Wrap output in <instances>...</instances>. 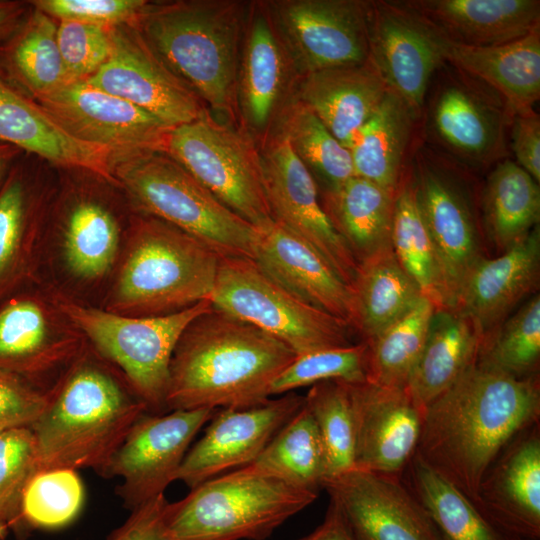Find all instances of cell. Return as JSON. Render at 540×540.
<instances>
[{
    "label": "cell",
    "mask_w": 540,
    "mask_h": 540,
    "mask_svg": "<svg viewBox=\"0 0 540 540\" xmlns=\"http://www.w3.org/2000/svg\"><path fill=\"white\" fill-rule=\"evenodd\" d=\"M538 421L539 374L515 378L475 362L426 407L415 455L475 501L495 457Z\"/></svg>",
    "instance_id": "cell-1"
},
{
    "label": "cell",
    "mask_w": 540,
    "mask_h": 540,
    "mask_svg": "<svg viewBox=\"0 0 540 540\" xmlns=\"http://www.w3.org/2000/svg\"><path fill=\"white\" fill-rule=\"evenodd\" d=\"M295 352L259 328L211 307L172 354L166 410L241 409L267 402Z\"/></svg>",
    "instance_id": "cell-2"
},
{
    "label": "cell",
    "mask_w": 540,
    "mask_h": 540,
    "mask_svg": "<svg viewBox=\"0 0 540 540\" xmlns=\"http://www.w3.org/2000/svg\"><path fill=\"white\" fill-rule=\"evenodd\" d=\"M146 404L127 380L78 357L50 389V399L29 426L36 441V472L69 468L104 472Z\"/></svg>",
    "instance_id": "cell-3"
},
{
    "label": "cell",
    "mask_w": 540,
    "mask_h": 540,
    "mask_svg": "<svg viewBox=\"0 0 540 540\" xmlns=\"http://www.w3.org/2000/svg\"><path fill=\"white\" fill-rule=\"evenodd\" d=\"M247 7L242 0L148 1L135 24L206 108L232 124Z\"/></svg>",
    "instance_id": "cell-4"
},
{
    "label": "cell",
    "mask_w": 540,
    "mask_h": 540,
    "mask_svg": "<svg viewBox=\"0 0 540 540\" xmlns=\"http://www.w3.org/2000/svg\"><path fill=\"white\" fill-rule=\"evenodd\" d=\"M221 257L158 218L143 215L131 230L108 311L157 316L211 300Z\"/></svg>",
    "instance_id": "cell-5"
},
{
    "label": "cell",
    "mask_w": 540,
    "mask_h": 540,
    "mask_svg": "<svg viewBox=\"0 0 540 540\" xmlns=\"http://www.w3.org/2000/svg\"><path fill=\"white\" fill-rule=\"evenodd\" d=\"M317 497L318 493L244 466L168 502L167 540H266Z\"/></svg>",
    "instance_id": "cell-6"
},
{
    "label": "cell",
    "mask_w": 540,
    "mask_h": 540,
    "mask_svg": "<svg viewBox=\"0 0 540 540\" xmlns=\"http://www.w3.org/2000/svg\"><path fill=\"white\" fill-rule=\"evenodd\" d=\"M114 177L143 215L165 221L222 257L253 259L258 229L234 213L165 153L114 163Z\"/></svg>",
    "instance_id": "cell-7"
},
{
    "label": "cell",
    "mask_w": 540,
    "mask_h": 540,
    "mask_svg": "<svg viewBox=\"0 0 540 540\" xmlns=\"http://www.w3.org/2000/svg\"><path fill=\"white\" fill-rule=\"evenodd\" d=\"M212 307L201 301L165 315L126 316L60 299V312L92 343L98 354L115 365L148 412L166 413L169 367L187 326Z\"/></svg>",
    "instance_id": "cell-8"
},
{
    "label": "cell",
    "mask_w": 540,
    "mask_h": 540,
    "mask_svg": "<svg viewBox=\"0 0 540 540\" xmlns=\"http://www.w3.org/2000/svg\"><path fill=\"white\" fill-rule=\"evenodd\" d=\"M164 153L257 229L274 222L259 146L238 124L206 109L197 119L171 130Z\"/></svg>",
    "instance_id": "cell-9"
},
{
    "label": "cell",
    "mask_w": 540,
    "mask_h": 540,
    "mask_svg": "<svg viewBox=\"0 0 540 540\" xmlns=\"http://www.w3.org/2000/svg\"><path fill=\"white\" fill-rule=\"evenodd\" d=\"M212 307L277 338L296 355L352 344V327L302 301L251 258L220 259Z\"/></svg>",
    "instance_id": "cell-10"
},
{
    "label": "cell",
    "mask_w": 540,
    "mask_h": 540,
    "mask_svg": "<svg viewBox=\"0 0 540 540\" xmlns=\"http://www.w3.org/2000/svg\"><path fill=\"white\" fill-rule=\"evenodd\" d=\"M450 67L444 63L437 70L433 90L425 99L431 141L462 166L500 162L506 154L513 111L493 89Z\"/></svg>",
    "instance_id": "cell-11"
},
{
    "label": "cell",
    "mask_w": 540,
    "mask_h": 540,
    "mask_svg": "<svg viewBox=\"0 0 540 540\" xmlns=\"http://www.w3.org/2000/svg\"><path fill=\"white\" fill-rule=\"evenodd\" d=\"M410 176L435 250L445 308H454L464 282L481 258L476 220L457 176L458 164L436 148L414 147Z\"/></svg>",
    "instance_id": "cell-12"
},
{
    "label": "cell",
    "mask_w": 540,
    "mask_h": 540,
    "mask_svg": "<svg viewBox=\"0 0 540 540\" xmlns=\"http://www.w3.org/2000/svg\"><path fill=\"white\" fill-rule=\"evenodd\" d=\"M71 137L108 149L116 161L135 155L164 153L173 127L89 84L72 81L33 98Z\"/></svg>",
    "instance_id": "cell-13"
},
{
    "label": "cell",
    "mask_w": 540,
    "mask_h": 540,
    "mask_svg": "<svg viewBox=\"0 0 540 540\" xmlns=\"http://www.w3.org/2000/svg\"><path fill=\"white\" fill-rule=\"evenodd\" d=\"M301 75L269 11L248 1L236 79L238 125L262 145L295 98Z\"/></svg>",
    "instance_id": "cell-14"
},
{
    "label": "cell",
    "mask_w": 540,
    "mask_h": 540,
    "mask_svg": "<svg viewBox=\"0 0 540 540\" xmlns=\"http://www.w3.org/2000/svg\"><path fill=\"white\" fill-rule=\"evenodd\" d=\"M218 409L146 412L133 424L103 477H120L116 494L132 511L163 495L177 480L189 445Z\"/></svg>",
    "instance_id": "cell-15"
},
{
    "label": "cell",
    "mask_w": 540,
    "mask_h": 540,
    "mask_svg": "<svg viewBox=\"0 0 540 540\" xmlns=\"http://www.w3.org/2000/svg\"><path fill=\"white\" fill-rule=\"evenodd\" d=\"M369 0H267L301 77L369 59Z\"/></svg>",
    "instance_id": "cell-16"
},
{
    "label": "cell",
    "mask_w": 540,
    "mask_h": 540,
    "mask_svg": "<svg viewBox=\"0 0 540 540\" xmlns=\"http://www.w3.org/2000/svg\"><path fill=\"white\" fill-rule=\"evenodd\" d=\"M259 150L273 220L309 243L352 287L359 263L326 214L309 170L278 132H273Z\"/></svg>",
    "instance_id": "cell-17"
},
{
    "label": "cell",
    "mask_w": 540,
    "mask_h": 540,
    "mask_svg": "<svg viewBox=\"0 0 540 540\" xmlns=\"http://www.w3.org/2000/svg\"><path fill=\"white\" fill-rule=\"evenodd\" d=\"M110 53L89 84L124 99L170 127L197 119L207 109L163 62L132 24L109 28Z\"/></svg>",
    "instance_id": "cell-18"
},
{
    "label": "cell",
    "mask_w": 540,
    "mask_h": 540,
    "mask_svg": "<svg viewBox=\"0 0 540 540\" xmlns=\"http://www.w3.org/2000/svg\"><path fill=\"white\" fill-rule=\"evenodd\" d=\"M369 59L418 120L433 76L445 63L433 32L397 0L370 1Z\"/></svg>",
    "instance_id": "cell-19"
},
{
    "label": "cell",
    "mask_w": 540,
    "mask_h": 540,
    "mask_svg": "<svg viewBox=\"0 0 540 540\" xmlns=\"http://www.w3.org/2000/svg\"><path fill=\"white\" fill-rule=\"evenodd\" d=\"M322 489L356 540H442L401 477L353 468L326 478Z\"/></svg>",
    "instance_id": "cell-20"
},
{
    "label": "cell",
    "mask_w": 540,
    "mask_h": 540,
    "mask_svg": "<svg viewBox=\"0 0 540 540\" xmlns=\"http://www.w3.org/2000/svg\"><path fill=\"white\" fill-rule=\"evenodd\" d=\"M303 404V396L289 392L250 408L218 409L186 453L177 480L191 489L251 464Z\"/></svg>",
    "instance_id": "cell-21"
},
{
    "label": "cell",
    "mask_w": 540,
    "mask_h": 540,
    "mask_svg": "<svg viewBox=\"0 0 540 540\" xmlns=\"http://www.w3.org/2000/svg\"><path fill=\"white\" fill-rule=\"evenodd\" d=\"M348 383L355 426L354 468L401 477L414 456L424 410L406 388Z\"/></svg>",
    "instance_id": "cell-22"
},
{
    "label": "cell",
    "mask_w": 540,
    "mask_h": 540,
    "mask_svg": "<svg viewBox=\"0 0 540 540\" xmlns=\"http://www.w3.org/2000/svg\"><path fill=\"white\" fill-rule=\"evenodd\" d=\"M473 502L504 531L522 540L540 539V421L503 447Z\"/></svg>",
    "instance_id": "cell-23"
},
{
    "label": "cell",
    "mask_w": 540,
    "mask_h": 540,
    "mask_svg": "<svg viewBox=\"0 0 540 540\" xmlns=\"http://www.w3.org/2000/svg\"><path fill=\"white\" fill-rule=\"evenodd\" d=\"M253 260L294 296L352 327V288L301 237L274 221L258 229Z\"/></svg>",
    "instance_id": "cell-24"
},
{
    "label": "cell",
    "mask_w": 540,
    "mask_h": 540,
    "mask_svg": "<svg viewBox=\"0 0 540 540\" xmlns=\"http://www.w3.org/2000/svg\"><path fill=\"white\" fill-rule=\"evenodd\" d=\"M0 142L50 163L83 170L117 184L115 156L106 148L67 134L0 66Z\"/></svg>",
    "instance_id": "cell-25"
},
{
    "label": "cell",
    "mask_w": 540,
    "mask_h": 540,
    "mask_svg": "<svg viewBox=\"0 0 540 540\" xmlns=\"http://www.w3.org/2000/svg\"><path fill=\"white\" fill-rule=\"evenodd\" d=\"M539 269L538 225L499 256L481 257L469 272L454 308L466 315L483 337L536 288Z\"/></svg>",
    "instance_id": "cell-26"
},
{
    "label": "cell",
    "mask_w": 540,
    "mask_h": 540,
    "mask_svg": "<svg viewBox=\"0 0 540 540\" xmlns=\"http://www.w3.org/2000/svg\"><path fill=\"white\" fill-rule=\"evenodd\" d=\"M453 43L496 46L540 29L539 0H397Z\"/></svg>",
    "instance_id": "cell-27"
},
{
    "label": "cell",
    "mask_w": 540,
    "mask_h": 540,
    "mask_svg": "<svg viewBox=\"0 0 540 540\" xmlns=\"http://www.w3.org/2000/svg\"><path fill=\"white\" fill-rule=\"evenodd\" d=\"M429 29L446 63L493 89L514 114L534 110L540 97V29L513 42L481 47L453 43Z\"/></svg>",
    "instance_id": "cell-28"
},
{
    "label": "cell",
    "mask_w": 540,
    "mask_h": 540,
    "mask_svg": "<svg viewBox=\"0 0 540 540\" xmlns=\"http://www.w3.org/2000/svg\"><path fill=\"white\" fill-rule=\"evenodd\" d=\"M388 88L370 59L301 77L295 98L309 108L347 149Z\"/></svg>",
    "instance_id": "cell-29"
},
{
    "label": "cell",
    "mask_w": 540,
    "mask_h": 540,
    "mask_svg": "<svg viewBox=\"0 0 540 540\" xmlns=\"http://www.w3.org/2000/svg\"><path fill=\"white\" fill-rule=\"evenodd\" d=\"M45 311L29 298L0 311V371L33 381L80 356L79 340L49 327ZM36 386V385H35Z\"/></svg>",
    "instance_id": "cell-30"
},
{
    "label": "cell",
    "mask_w": 540,
    "mask_h": 540,
    "mask_svg": "<svg viewBox=\"0 0 540 540\" xmlns=\"http://www.w3.org/2000/svg\"><path fill=\"white\" fill-rule=\"evenodd\" d=\"M473 322L455 308L437 309L406 389L425 411L473 364L481 342Z\"/></svg>",
    "instance_id": "cell-31"
},
{
    "label": "cell",
    "mask_w": 540,
    "mask_h": 540,
    "mask_svg": "<svg viewBox=\"0 0 540 540\" xmlns=\"http://www.w3.org/2000/svg\"><path fill=\"white\" fill-rule=\"evenodd\" d=\"M416 120L407 105L388 90L352 139L349 151L354 176L396 193L405 174Z\"/></svg>",
    "instance_id": "cell-32"
},
{
    "label": "cell",
    "mask_w": 540,
    "mask_h": 540,
    "mask_svg": "<svg viewBox=\"0 0 540 540\" xmlns=\"http://www.w3.org/2000/svg\"><path fill=\"white\" fill-rule=\"evenodd\" d=\"M395 194L358 176L320 194L326 214L358 263L392 248Z\"/></svg>",
    "instance_id": "cell-33"
},
{
    "label": "cell",
    "mask_w": 540,
    "mask_h": 540,
    "mask_svg": "<svg viewBox=\"0 0 540 540\" xmlns=\"http://www.w3.org/2000/svg\"><path fill=\"white\" fill-rule=\"evenodd\" d=\"M352 292V328L362 342L374 339L423 296L392 248L359 263Z\"/></svg>",
    "instance_id": "cell-34"
},
{
    "label": "cell",
    "mask_w": 540,
    "mask_h": 540,
    "mask_svg": "<svg viewBox=\"0 0 540 540\" xmlns=\"http://www.w3.org/2000/svg\"><path fill=\"white\" fill-rule=\"evenodd\" d=\"M401 480L427 511L442 540H522L493 523L471 498L415 454Z\"/></svg>",
    "instance_id": "cell-35"
},
{
    "label": "cell",
    "mask_w": 540,
    "mask_h": 540,
    "mask_svg": "<svg viewBox=\"0 0 540 540\" xmlns=\"http://www.w3.org/2000/svg\"><path fill=\"white\" fill-rule=\"evenodd\" d=\"M0 44V66L32 98L66 83L53 18L34 10Z\"/></svg>",
    "instance_id": "cell-36"
},
{
    "label": "cell",
    "mask_w": 540,
    "mask_h": 540,
    "mask_svg": "<svg viewBox=\"0 0 540 540\" xmlns=\"http://www.w3.org/2000/svg\"><path fill=\"white\" fill-rule=\"evenodd\" d=\"M483 217L494 244L510 248L539 224V183L516 162H498L483 190Z\"/></svg>",
    "instance_id": "cell-37"
},
{
    "label": "cell",
    "mask_w": 540,
    "mask_h": 540,
    "mask_svg": "<svg viewBox=\"0 0 540 540\" xmlns=\"http://www.w3.org/2000/svg\"><path fill=\"white\" fill-rule=\"evenodd\" d=\"M247 466L292 486L319 493L327 477L326 455L305 403Z\"/></svg>",
    "instance_id": "cell-38"
},
{
    "label": "cell",
    "mask_w": 540,
    "mask_h": 540,
    "mask_svg": "<svg viewBox=\"0 0 540 540\" xmlns=\"http://www.w3.org/2000/svg\"><path fill=\"white\" fill-rule=\"evenodd\" d=\"M273 132L287 140L313 176L320 194L336 190L354 176L349 149L296 98L282 111Z\"/></svg>",
    "instance_id": "cell-39"
},
{
    "label": "cell",
    "mask_w": 540,
    "mask_h": 540,
    "mask_svg": "<svg viewBox=\"0 0 540 540\" xmlns=\"http://www.w3.org/2000/svg\"><path fill=\"white\" fill-rule=\"evenodd\" d=\"M437 310L425 296L385 328L368 347L367 380L388 388H406Z\"/></svg>",
    "instance_id": "cell-40"
},
{
    "label": "cell",
    "mask_w": 540,
    "mask_h": 540,
    "mask_svg": "<svg viewBox=\"0 0 540 540\" xmlns=\"http://www.w3.org/2000/svg\"><path fill=\"white\" fill-rule=\"evenodd\" d=\"M392 250L421 294L437 309L445 308L435 250L416 199L410 173L403 175L395 194Z\"/></svg>",
    "instance_id": "cell-41"
},
{
    "label": "cell",
    "mask_w": 540,
    "mask_h": 540,
    "mask_svg": "<svg viewBox=\"0 0 540 540\" xmlns=\"http://www.w3.org/2000/svg\"><path fill=\"white\" fill-rule=\"evenodd\" d=\"M540 296H532L510 317L481 338L476 363L515 378L538 374Z\"/></svg>",
    "instance_id": "cell-42"
},
{
    "label": "cell",
    "mask_w": 540,
    "mask_h": 540,
    "mask_svg": "<svg viewBox=\"0 0 540 540\" xmlns=\"http://www.w3.org/2000/svg\"><path fill=\"white\" fill-rule=\"evenodd\" d=\"M118 244V224L106 208L83 201L72 209L65 227L64 256L75 275L103 276L114 262Z\"/></svg>",
    "instance_id": "cell-43"
},
{
    "label": "cell",
    "mask_w": 540,
    "mask_h": 540,
    "mask_svg": "<svg viewBox=\"0 0 540 540\" xmlns=\"http://www.w3.org/2000/svg\"><path fill=\"white\" fill-rule=\"evenodd\" d=\"M304 403L324 445L326 478L353 469L355 426L348 383L330 380L312 385Z\"/></svg>",
    "instance_id": "cell-44"
},
{
    "label": "cell",
    "mask_w": 540,
    "mask_h": 540,
    "mask_svg": "<svg viewBox=\"0 0 540 540\" xmlns=\"http://www.w3.org/2000/svg\"><path fill=\"white\" fill-rule=\"evenodd\" d=\"M84 498V486L77 470L55 468L36 472L22 493L23 524L28 532L63 528L77 518Z\"/></svg>",
    "instance_id": "cell-45"
},
{
    "label": "cell",
    "mask_w": 540,
    "mask_h": 540,
    "mask_svg": "<svg viewBox=\"0 0 540 540\" xmlns=\"http://www.w3.org/2000/svg\"><path fill=\"white\" fill-rule=\"evenodd\" d=\"M367 360L368 347L362 341L297 355L272 382L271 396L330 380L350 383L365 381Z\"/></svg>",
    "instance_id": "cell-46"
},
{
    "label": "cell",
    "mask_w": 540,
    "mask_h": 540,
    "mask_svg": "<svg viewBox=\"0 0 540 540\" xmlns=\"http://www.w3.org/2000/svg\"><path fill=\"white\" fill-rule=\"evenodd\" d=\"M36 473V441L29 426L0 431V511L17 535L28 534L20 511L21 497Z\"/></svg>",
    "instance_id": "cell-47"
},
{
    "label": "cell",
    "mask_w": 540,
    "mask_h": 540,
    "mask_svg": "<svg viewBox=\"0 0 540 540\" xmlns=\"http://www.w3.org/2000/svg\"><path fill=\"white\" fill-rule=\"evenodd\" d=\"M29 200L19 167H13L0 188V291L13 276L28 226Z\"/></svg>",
    "instance_id": "cell-48"
},
{
    "label": "cell",
    "mask_w": 540,
    "mask_h": 540,
    "mask_svg": "<svg viewBox=\"0 0 540 540\" xmlns=\"http://www.w3.org/2000/svg\"><path fill=\"white\" fill-rule=\"evenodd\" d=\"M57 43L66 83L85 80L107 60L110 53L109 28L77 21L61 20Z\"/></svg>",
    "instance_id": "cell-49"
},
{
    "label": "cell",
    "mask_w": 540,
    "mask_h": 540,
    "mask_svg": "<svg viewBox=\"0 0 540 540\" xmlns=\"http://www.w3.org/2000/svg\"><path fill=\"white\" fill-rule=\"evenodd\" d=\"M145 0H34L29 3L51 18L102 27L135 25Z\"/></svg>",
    "instance_id": "cell-50"
},
{
    "label": "cell",
    "mask_w": 540,
    "mask_h": 540,
    "mask_svg": "<svg viewBox=\"0 0 540 540\" xmlns=\"http://www.w3.org/2000/svg\"><path fill=\"white\" fill-rule=\"evenodd\" d=\"M49 399L50 389L43 390L22 377L0 371V420L30 426Z\"/></svg>",
    "instance_id": "cell-51"
},
{
    "label": "cell",
    "mask_w": 540,
    "mask_h": 540,
    "mask_svg": "<svg viewBox=\"0 0 540 540\" xmlns=\"http://www.w3.org/2000/svg\"><path fill=\"white\" fill-rule=\"evenodd\" d=\"M167 504L163 494L130 511L129 517L109 534L107 540H167Z\"/></svg>",
    "instance_id": "cell-52"
},
{
    "label": "cell",
    "mask_w": 540,
    "mask_h": 540,
    "mask_svg": "<svg viewBox=\"0 0 540 540\" xmlns=\"http://www.w3.org/2000/svg\"><path fill=\"white\" fill-rule=\"evenodd\" d=\"M511 147L516 163L540 181V117L534 111L513 115L510 124Z\"/></svg>",
    "instance_id": "cell-53"
},
{
    "label": "cell",
    "mask_w": 540,
    "mask_h": 540,
    "mask_svg": "<svg viewBox=\"0 0 540 540\" xmlns=\"http://www.w3.org/2000/svg\"><path fill=\"white\" fill-rule=\"evenodd\" d=\"M297 540H356L340 509L330 500L323 521L309 534Z\"/></svg>",
    "instance_id": "cell-54"
},
{
    "label": "cell",
    "mask_w": 540,
    "mask_h": 540,
    "mask_svg": "<svg viewBox=\"0 0 540 540\" xmlns=\"http://www.w3.org/2000/svg\"><path fill=\"white\" fill-rule=\"evenodd\" d=\"M26 4L21 1L0 0V41L8 37L21 23Z\"/></svg>",
    "instance_id": "cell-55"
},
{
    "label": "cell",
    "mask_w": 540,
    "mask_h": 540,
    "mask_svg": "<svg viewBox=\"0 0 540 540\" xmlns=\"http://www.w3.org/2000/svg\"><path fill=\"white\" fill-rule=\"evenodd\" d=\"M22 151L8 143L0 142V188L13 168L12 164Z\"/></svg>",
    "instance_id": "cell-56"
},
{
    "label": "cell",
    "mask_w": 540,
    "mask_h": 540,
    "mask_svg": "<svg viewBox=\"0 0 540 540\" xmlns=\"http://www.w3.org/2000/svg\"><path fill=\"white\" fill-rule=\"evenodd\" d=\"M11 531V525L6 516L0 511V540H5Z\"/></svg>",
    "instance_id": "cell-57"
},
{
    "label": "cell",
    "mask_w": 540,
    "mask_h": 540,
    "mask_svg": "<svg viewBox=\"0 0 540 540\" xmlns=\"http://www.w3.org/2000/svg\"><path fill=\"white\" fill-rule=\"evenodd\" d=\"M12 426H16V425H13V424H11L10 422H7V421L0 420V431L6 429L8 427H12Z\"/></svg>",
    "instance_id": "cell-58"
}]
</instances>
